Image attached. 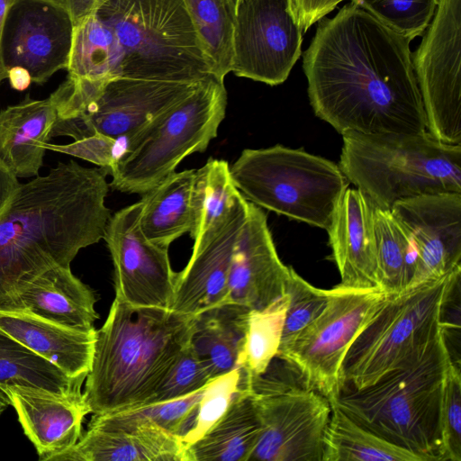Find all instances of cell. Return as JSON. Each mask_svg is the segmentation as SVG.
I'll use <instances>...</instances> for the list:
<instances>
[{
	"mask_svg": "<svg viewBox=\"0 0 461 461\" xmlns=\"http://www.w3.org/2000/svg\"><path fill=\"white\" fill-rule=\"evenodd\" d=\"M460 274L461 265L391 294L351 344L342 366V391L364 389L420 358L445 330L444 308Z\"/></svg>",
	"mask_w": 461,
	"mask_h": 461,
	"instance_id": "6",
	"label": "cell"
},
{
	"mask_svg": "<svg viewBox=\"0 0 461 461\" xmlns=\"http://www.w3.org/2000/svg\"><path fill=\"white\" fill-rule=\"evenodd\" d=\"M339 168L375 206L391 211L402 200L461 194V145L423 133L346 131Z\"/></svg>",
	"mask_w": 461,
	"mask_h": 461,
	"instance_id": "5",
	"label": "cell"
},
{
	"mask_svg": "<svg viewBox=\"0 0 461 461\" xmlns=\"http://www.w3.org/2000/svg\"><path fill=\"white\" fill-rule=\"evenodd\" d=\"M205 387L185 397L165 402L115 413L94 414L88 426L127 429L149 421L180 438L194 416Z\"/></svg>",
	"mask_w": 461,
	"mask_h": 461,
	"instance_id": "36",
	"label": "cell"
},
{
	"mask_svg": "<svg viewBox=\"0 0 461 461\" xmlns=\"http://www.w3.org/2000/svg\"><path fill=\"white\" fill-rule=\"evenodd\" d=\"M19 185L18 177L0 158V214L13 200Z\"/></svg>",
	"mask_w": 461,
	"mask_h": 461,
	"instance_id": "44",
	"label": "cell"
},
{
	"mask_svg": "<svg viewBox=\"0 0 461 461\" xmlns=\"http://www.w3.org/2000/svg\"><path fill=\"white\" fill-rule=\"evenodd\" d=\"M117 146V140L96 132L69 144L61 145L47 142L45 149L91 162L104 168L109 175L116 159Z\"/></svg>",
	"mask_w": 461,
	"mask_h": 461,
	"instance_id": "42",
	"label": "cell"
},
{
	"mask_svg": "<svg viewBox=\"0 0 461 461\" xmlns=\"http://www.w3.org/2000/svg\"><path fill=\"white\" fill-rule=\"evenodd\" d=\"M195 315L134 307L114 298L96 330L84 395L91 413L142 406L189 343Z\"/></svg>",
	"mask_w": 461,
	"mask_h": 461,
	"instance_id": "3",
	"label": "cell"
},
{
	"mask_svg": "<svg viewBox=\"0 0 461 461\" xmlns=\"http://www.w3.org/2000/svg\"><path fill=\"white\" fill-rule=\"evenodd\" d=\"M95 14L118 40L121 77L198 82L214 75L183 0H105Z\"/></svg>",
	"mask_w": 461,
	"mask_h": 461,
	"instance_id": "8",
	"label": "cell"
},
{
	"mask_svg": "<svg viewBox=\"0 0 461 461\" xmlns=\"http://www.w3.org/2000/svg\"><path fill=\"white\" fill-rule=\"evenodd\" d=\"M262 430L249 386L237 394L214 425L186 447L187 461H249Z\"/></svg>",
	"mask_w": 461,
	"mask_h": 461,
	"instance_id": "28",
	"label": "cell"
},
{
	"mask_svg": "<svg viewBox=\"0 0 461 461\" xmlns=\"http://www.w3.org/2000/svg\"><path fill=\"white\" fill-rule=\"evenodd\" d=\"M84 382L68 376L0 330V385L4 388L24 386L67 394L82 392Z\"/></svg>",
	"mask_w": 461,
	"mask_h": 461,
	"instance_id": "32",
	"label": "cell"
},
{
	"mask_svg": "<svg viewBox=\"0 0 461 461\" xmlns=\"http://www.w3.org/2000/svg\"><path fill=\"white\" fill-rule=\"evenodd\" d=\"M7 79L11 86L18 91L27 89L32 82L29 72L19 67L13 68L7 71Z\"/></svg>",
	"mask_w": 461,
	"mask_h": 461,
	"instance_id": "46",
	"label": "cell"
},
{
	"mask_svg": "<svg viewBox=\"0 0 461 461\" xmlns=\"http://www.w3.org/2000/svg\"><path fill=\"white\" fill-rule=\"evenodd\" d=\"M71 16L75 26L96 12L105 0H57Z\"/></svg>",
	"mask_w": 461,
	"mask_h": 461,
	"instance_id": "45",
	"label": "cell"
},
{
	"mask_svg": "<svg viewBox=\"0 0 461 461\" xmlns=\"http://www.w3.org/2000/svg\"><path fill=\"white\" fill-rule=\"evenodd\" d=\"M223 80L210 76L137 131L119 140L122 146L109 172L110 185L143 194L174 173L185 158L203 152L225 117Z\"/></svg>",
	"mask_w": 461,
	"mask_h": 461,
	"instance_id": "7",
	"label": "cell"
},
{
	"mask_svg": "<svg viewBox=\"0 0 461 461\" xmlns=\"http://www.w3.org/2000/svg\"><path fill=\"white\" fill-rule=\"evenodd\" d=\"M5 389L40 460L53 461L78 441L83 420L91 412L84 393H57L24 386Z\"/></svg>",
	"mask_w": 461,
	"mask_h": 461,
	"instance_id": "20",
	"label": "cell"
},
{
	"mask_svg": "<svg viewBox=\"0 0 461 461\" xmlns=\"http://www.w3.org/2000/svg\"><path fill=\"white\" fill-rule=\"evenodd\" d=\"M391 294L338 285L329 289L322 312L281 341L276 357L290 365L312 389L328 400L342 391L341 372L351 344Z\"/></svg>",
	"mask_w": 461,
	"mask_h": 461,
	"instance_id": "11",
	"label": "cell"
},
{
	"mask_svg": "<svg viewBox=\"0 0 461 461\" xmlns=\"http://www.w3.org/2000/svg\"><path fill=\"white\" fill-rule=\"evenodd\" d=\"M431 24L411 58L428 131L461 145V0H438Z\"/></svg>",
	"mask_w": 461,
	"mask_h": 461,
	"instance_id": "12",
	"label": "cell"
},
{
	"mask_svg": "<svg viewBox=\"0 0 461 461\" xmlns=\"http://www.w3.org/2000/svg\"><path fill=\"white\" fill-rule=\"evenodd\" d=\"M343 0H290L293 14L303 30H307L331 12Z\"/></svg>",
	"mask_w": 461,
	"mask_h": 461,
	"instance_id": "43",
	"label": "cell"
},
{
	"mask_svg": "<svg viewBox=\"0 0 461 461\" xmlns=\"http://www.w3.org/2000/svg\"><path fill=\"white\" fill-rule=\"evenodd\" d=\"M303 33L290 0H238L230 72L282 84L302 55Z\"/></svg>",
	"mask_w": 461,
	"mask_h": 461,
	"instance_id": "13",
	"label": "cell"
},
{
	"mask_svg": "<svg viewBox=\"0 0 461 461\" xmlns=\"http://www.w3.org/2000/svg\"><path fill=\"white\" fill-rule=\"evenodd\" d=\"M230 172L249 202L326 230L349 183L332 161L282 145L242 150Z\"/></svg>",
	"mask_w": 461,
	"mask_h": 461,
	"instance_id": "9",
	"label": "cell"
},
{
	"mask_svg": "<svg viewBox=\"0 0 461 461\" xmlns=\"http://www.w3.org/2000/svg\"><path fill=\"white\" fill-rule=\"evenodd\" d=\"M394 32L412 40L428 28L438 0H351Z\"/></svg>",
	"mask_w": 461,
	"mask_h": 461,
	"instance_id": "38",
	"label": "cell"
},
{
	"mask_svg": "<svg viewBox=\"0 0 461 461\" xmlns=\"http://www.w3.org/2000/svg\"><path fill=\"white\" fill-rule=\"evenodd\" d=\"M199 35L213 74L230 72L235 6L231 0H183Z\"/></svg>",
	"mask_w": 461,
	"mask_h": 461,
	"instance_id": "33",
	"label": "cell"
},
{
	"mask_svg": "<svg viewBox=\"0 0 461 461\" xmlns=\"http://www.w3.org/2000/svg\"><path fill=\"white\" fill-rule=\"evenodd\" d=\"M93 291L75 276L70 267H50L33 278L8 310L30 312L59 325L88 331L98 319Z\"/></svg>",
	"mask_w": 461,
	"mask_h": 461,
	"instance_id": "24",
	"label": "cell"
},
{
	"mask_svg": "<svg viewBox=\"0 0 461 461\" xmlns=\"http://www.w3.org/2000/svg\"><path fill=\"white\" fill-rule=\"evenodd\" d=\"M11 404V399L6 389L0 385V416Z\"/></svg>",
	"mask_w": 461,
	"mask_h": 461,
	"instance_id": "48",
	"label": "cell"
},
{
	"mask_svg": "<svg viewBox=\"0 0 461 461\" xmlns=\"http://www.w3.org/2000/svg\"><path fill=\"white\" fill-rule=\"evenodd\" d=\"M451 360L444 330L413 363L331 400L355 421L422 461H442L441 407Z\"/></svg>",
	"mask_w": 461,
	"mask_h": 461,
	"instance_id": "4",
	"label": "cell"
},
{
	"mask_svg": "<svg viewBox=\"0 0 461 461\" xmlns=\"http://www.w3.org/2000/svg\"><path fill=\"white\" fill-rule=\"evenodd\" d=\"M75 24L57 0H14L4 23L1 61L7 74L26 69L33 83L43 84L67 69Z\"/></svg>",
	"mask_w": 461,
	"mask_h": 461,
	"instance_id": "16",
	"label": "cell"
},
{
	"mask_svg": "<svg viewBox=\"0 0 461 461\" xmlns=\"http://www.w3.org/2000/svg\"><path fill=\"white\" fill-rule=\"evenodd\" d=\"M203 81V80H202ZM198 82L115 77L101 85L77 116L56 120L50 138L78 140L96 132L124 139L194 89Z\"/></svg>",
	"mask_w": 461,
	"mask_h": 461,
	"instance_id": "14",
	"label": "cell"
},
{
	"mask_svg": "<svg viewBox=\"0 0 461 461\" xmlns=\"http://www.w3.org/2000/svg\"><path fill=\"white\" fill-rule=\"evenodd\" d=\"M0 330L72 378L90 371L96 330L68 328L27 312L0 310Z\"/></svg>",
	"mask_w": 461,
	"mask_h": 461,
	"instance_id": "23",
	"label": "cell"
},
{
	"mask_svg": "<svg viewBox=\"0 0 461 461\" xmlns=\"http://www.w3.org/2000/svg\"><path fill=\"white\" fill-rule=\"evenodd\" d=\"M250 311L223 303L195 315L190 345L213 378L240 366Z\"/></svg>",
	"mask_w": 461,
	"mask_h": 461,
	"instance_id": "27",
	"label": "cell"
},
{
	"mask_svg": "<svg viewBox=\"0 0 461 461\" xmlns=\"http://www.w3.org/2000/svg\"><path fill=\"white\" fill-rule=\"evenodd\" d=\"M327 231L340 285L380 288L372 205L361 191L345 190Z\"/></svg>",
	"mask_w": 461,
	"mask_h": 461,
	"instance_id": "21",
	"label": "cell"
},
{
	"mask_svg": "<svg viewBox=\"0 0 461 461\" xmlns=\"http://www.w3.org/2000/svg\"><path fill=\"white\" fill-rule=\"evenodd\" d=\"M442 461H461V374L450 361L444 383L441 407Z\"/></svg>",
	"mask_w": 461,
	"mask_h": 461,
	"instance_id": "41",
	"label": "cell"
},
{
	"mask_svg": "<svg viewBox=\"0 0 461 461\" xmlns=\"http://www.w3.org/2000/svg\"><path fill=\"white\" fill-rule=\"evenodd\" d=\"M56 120L50 96L36 100L26 95L19 104L0 109V158L17 177L39 176Z\"/></svg>",
	"mask_w": 461,
	"mask_h": 461,
	"instance_id": "25",
	"label": "cell"
},
{
	"mask_svg": "<svg viewBox=\"0 0 461 461\" xmlns=\"http://www.w3.org/2000/svg\"><path fill=\"white\" fill-rule=\"evenodd\" d=\"M249 387V375L237 367L209 383L196 411L180 437L185 447L199 439L225 413L237 394Z\"/></svg>",
	"mask_w": 461,
	"mask_h": 461,
	"instance_id": "37",
	"label": "cell"
},
{
	"mask_svg": "<svg viewBox=\"0 0 461 461\" xmlns=\"http://www.w3.org/2000/svg\"><path fill=\"white\" fill-rule=\"evenodd\" d=\"M195 177L196 169L175 171L142 194L139 223L149 240L169 248L185 233L194 239L197 227Z\"/></svg>",
	"mask_w": 461,
	"mask_h": 461,
	"instance_id": "26",
	"label": "cell"
},
{
	"mask_svg": "<svg viewBox=\"0 0 461 461\" xmlns=\"http://www.w3.org/2000/svg\"><path fill=\"white\" fill-rule=\"evenodd\" d=\"M14 0H0V50H1V39H2V32L4 28L5 20L6 17V14L8 12V9L13 3ZM7 78V74L2 65L1 61V51H0V83Z\"/></svg>",
	"mask_w": 461,
	"mask_h": 461,
	"instance_id": "47",
	"label": "cell"
},
{
	"mask_svg": "<svg viewBox=\"0 0 461 461\" xmlns=\"http://www.w3.org/2000/svg\"><path fill=\"white\" fill-rule=\"evenodd\" d=\"M410 42L353 2L320 19L303 55L316 116L340 134L428 131Z\"/></svg>",
	"mask_w": 461,
	"mask_h": 461,
	"instance_id": "1",
	"label": "cell"
},
{
	"mask_svg": "<svg viewBox=\"0 0 461 461\" xmlns=\"http://www.w3.org/2000/svg\"><path fill=\"white\" fill-rule=\"evenodd\" d=\"M187 461L179 437L152 422L127 429L88 426L78 441L53 461Z\"/></svg>",
	"mask_w": 461,
	"mask_h": 461,
	"instance_id": "22",
	"label": "cell"
},
{
	"mask_svg": "<svg viewBox=\"0 0 461 461\" xmlns=\"http://www.w3.org/2000/svg\"><path fill=\"white\" fill-rule=\"evenodd\" d=\"M213 379L209 367L198 357L189 341L154 394L143 405L185 397L204 388Z\"/></svg>",
	"mask_w": 461,
	"mask_h": 461,
	"instance_id": "39",
	"label": "cell"
},
{
	"mask_svg": "<svg viewBox=\"0 0 461 461\" xmlns=\"http://www.w3.org/2000/svg\"><path fill=\"white\" fill-rule=\"evenodd\" d=\"M140 208L139 201L113 214L104 237L113 262L115 298L134 307L170 310L176 273L168 248L143 235Z\"/></svg>",
	"mask_w": 461,
	"mask_h": 461,
	"instance_id": "15",
	"label": "cell"
},
{
	"mask_svg": "<svg viewBox=\"0 0 461 461\" xmlns=\"http://www.w3.org/2000/svg\"><path fill=\"white\" fill-rule=\"evenodd\" d=\"M286 292L289 294V303L281 341L294 335L313 321L324 309L329 297V290L313 286L292 267Z\"/></svg>",
	"mask_w": 461,
	"mask_h": 461,
	"instance_id": "40",
	"label": "cell"
},
{
	"mask_svg": "<svg viewBox=\"0 0 461 461\" xmlns=\"http://www.w3.org/2000/svg\"><path fill=\"white\" fill-rule=\"evenodd\" d=\"M323 437L321 461H422L413 452L394 445L344 412L334 400Z\"/></svg>",
	"mask_w": 461,
	"mask_h": 461,
	"instance_id": "29",
	"label": "cell"
},
{
	"mask_svg": "<svg viewBox=\"0 0 461 461\" xmlns=\"http://www.w3.org/2000/svg\"><path fill=\"white\" fill-rule=\"evenodd\" d=\"M249 203L240 194L223 219L194 239L191 258L176 273L170 310L196 315L224 302L231 257L247 219Z\"/></svg>",
	"mask_w": 461,
	"mask_h": 461,
	"instance_id": "17",
	"label": "cell"
},
{
	"mask_svg": "<svg viewBox=\"0 0 461 461\" xmlns=\"http://www.w3.org/2000/svg\"><path fill=\"white\" fill-rule=\"evenodd\" d=\"M371 205L380 288L398 294L411 283L417 258L415 246L390 211Z\"/></svg>",
	"mask_w": 461,
	"mask_h": 461,
	"instance_id": "31",
	"label": "cell"
},
{
	"mask_svg": "<svg viewBox=\"0 0 461 461\" xmlns=\"http://www.w3.org/2000/svg\"><path fill=\"white\" fill-rule=\"evenodd\" d=\"M240 195L227 161L209 158L202 167L196 169L194 196L197 227L194 239L223 219Z\"/></svg>",
	"mask_w": 461,
	"mask_h": 461,
	"instance_id": "35",
	"label": "cell"
},
{
	"mask_svg": "<svg viewBox=\"0 0 461 461\" xmlns=\"http://www.w3.org/2000/svg\"><path fill=\"white\" fill-rule=\"evenodd\" d=\"M231 2L234 5V6H236V4H237L238 0H231Z\"/></svg>",
	"mask_w": 461,
	"mask_h": 461,
	"instance_id": "49",
	"label": "cell"
},
{
	"mask_svg": "<svg viewBox=\"0 0 461 461\" xmlns=\"http://www.w3.org/2000/svg\"><path fill=\"white\" fill-rule=\"evenodd\" d=\"M107 175L69 160L20 184L0 214V310L37 276L70 267L80 249L104 239L113 215Z\"/></svg>",
	"mask_w": 461,
	"mask_h": 461,
	"instance_id": "2",
	"label": "cell"
},
{
	"mask_svg": "<svg viewBox=\"0 0 461 461\" xmlns=\"http://www.w3.org/2000/svg\"><path fill=\"white\" fill-rule=\"evenodd\" d=\"M392 215L410 235L417 252L410 285L438 278L461 261V194L417 195L396 203Z\"/></svg>",
	"mask_w": 461,
	"mask_h": 461,
	"instance_id": "18",
	"label": "cell"
},
{
	"mask_svg": "<svg viewBox=\"0 0 461 461\" xmlns=\"http://www.w3.org/2000/svg\"><path fill=\"white\" fill-rule=\"evenodd\" d=\"M276 358L262 375L249 377L263 430L249 461H321L330 401Z\"/></svg>",
	"mask_w": 461,
	"mask_h": 461,
	"instance_id": "10",
	"label": "cell"
},
{
	"mask_svg": "<svg viewBox=\"0 0 461 461\" xmlns=\"http://www.w3.org/2000/svg\"><path fill=\"white\" fill-rule=\"evenodd\" d=\"M288 303L286 292L266 308L250 311L240 360V366L249 377L262 375L276 357Z\"/></svg>",
	"mask_w": 461,
	"mask_h": 461,
	"instance_id": "34",
	"label": "cell"
},
{
	"mask_svg": "<svg viewBox=\"0 0 461 461\" xmlns=\"http://www.w3.org/2000/svg\"><path fill=\"white\" fill-rule=\"evenodd\" d=\"M122 59L113 30L95 13L75 26L68 77L97 82L119 77Z\"/></svg>",
	"mask_w": 461,
	"mask_h": 461,
	"instance_id": "30",
	"label": "cell"
},
{
	"mask_svg": "<svg viewBox=\"0 0 461 461\" xmlns=\"http://www.w3.org/2000/svg\"><path fill=\"white\" fill-rule=\"evenodd\" d=\"M290 269L278 257L266 213L249 202L233 249L223 303L262 310L286 293Z\"/></svg>",
	"mask_w": 461,
	"mask_h": 461,
	"instance_id": "19",
	"label": "cell"
}]
</instances>
